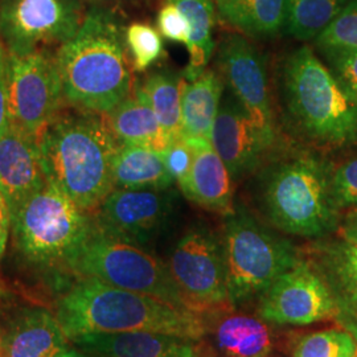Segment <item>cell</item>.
Listing matches in <instances>:
<instances>
[{
  "mask_svg": "<svg viewBox=\"0 0 357 357\" xmlns=\"http://www.w3.org/2000/svg\"><path fill=\"white\" fill-rule=\"evenodd\" d=\"M326 65L357 107V51L321 52Z\"/></svg>",
  "mask_w": 357,
  "mask_h": 357,
  "instance_id": "obj_33",
  "label": "cell"
},
{
  "mask_svg": "<svg viewBox=\"0 0 357 357\" xmlns=\"http://www.w3.org/2000/svg\"><path fill=\"white\" fill-rule=\"evenodd\" d=\"M158 26L160 29V33L168 40L183 43L185 45L188 44L191 36L188 19L172 3L168 1L160 10L158 16Z\"/></svg>",
  "mask_w": 357,
  "mask_h": 357,
  "instance_id": "obj_35",
  "label": "cell"
},
{
  "mask_svg": "<svg viewBox=\"0 0 357 357\" xmlns=\"http://www.w3.org/2000/svg\"><path fill=\"white\" fill-rule=\"evenodd\" d=\"M75 343L94 357H211L203 340L159 332L96 333Z\"/></svg>",
  "mask_w": 357,
  "mask_h": 357,
  "instance_id": "obj_19",
  "label": "cell"
},
{
  "mask_svg": "<svg viewBox=\"0 0 357 357\" xmlns=\"http://www.w3.org/2000/svg\"><path fill=\"white\" fill-rule=\"evenodd\" d=\"M113 181L119 190H168L175 184L162 151L128 144H121L116 151Z\"/></svg>",
  "mask_w": 357,
  "mask_h": 357,
  "instance_id": "obj_23",
  "label": "cell"
},
{
  "mask_svg": "<svg viewBox=\"0 0 357 357\" xmlns=\"http://www.w3.org/2000/svg\"><path fill=\"white\" fill-rule=\"evenodd\" d=\"M0 344H1V343H0Z\"/></svg>",
  "mask_w": 357,
  "mask_h": 357,
  "instance_id": "obj_44",
  "label": "cell"
},
{
  "mask_svg": "<svg viewBox=\"0 0 357 357\" xmlns=\"http://www.w3.org/2000/svg\"><path fill=\"white\" fill-rule=\"evenodd\" d=\"M315 45L320 52L357 51V0H349Z\"/></svg>",
  "mask_w": 357,
  "mask_h": 357,
  "instance_id": "obj_30",
  "label": "cell"
},
{
  "mask_svg": "<svg viewBox=\"0 0 357 357\" xmlns=\"http://www.w3.org/2000/svg\"><path fill=\"white\" fill-rule=\"evenodd\" d=\"M222 96V81L206 69L193 81H184L181 91V123L185 138L209 139Z\"/></svg>",
  "mask_w": 357,
  "mask_h": 357,
  "instance_id": "obj_24",
  "label": "cell"
},
{
  "mask_svg": "<svg viewBox=\"0 0 357 357\" xmlns=\"http://www.w3.org/2000/svg\"><path fill=\"white\" fill-rule=\"evenodd\" d=\"M217 6L220 15L246 35L270 38L283 29L286 0H220Z\"/></svg>",
  "mask_w": 357,
  "mask_h": 357,
  "instance_id": "obj_25",
  "label": "cell"
},
{
  "mask_svg": "<svg viewBox=\"0 0 357 357\" xmlns=\"http://www.w3.org/2000/svg\"><path fill=\"white\" fill-rule=\"evenodd\" d=\"M10 94H8V51L0 38V135L10 128Z\"/></svg>",
  "mask_w": 357,
  "mask_h": 357,
  "instance_id": "obj_36",
  "label": "cell"
},
{
  "mask_svg": "<svg viewBox=\"0 0 357 357\" xmlns=\"http://www.w3.org/2000/svg\"><path fill=\"white\" fill-rule=\"evenodd\" d=\"M10 225H11V212L3 193L0 192V259L6 250Z\"/></svg>",
  "mask_w": 357,
  "mask_h": 357,
  "instance_id": "obj_38",
  "label": "cell"
},
{
  "mask_svg": "<svg viewBox=\"0 0 357 357\" xmlns=\"http://www.w3.org/2000/svg\"><path fill=\"white\" fill-rule=\"evenodd\" d=\"M15 243L28 261L65 265L89 236L93 216L47 180L11 218Z\"/></svg>",
  "mask_w": 357,
  "mask_h": 357,
  "instance_id": "obj_8",
  "label": "cell"
},
{
  "mask_svg": "<svg viewBox=\"0 0 357 357\" xmlns=\"http://www.w3.org/2000/svg\"><path fill=\"white\" fill-rule=\"evenodd\" d=\"M218 1H220V0H216V3H218Z\"/></svg>",
  "mask_w": 357,
  "mask_h": 357,
  "instance_id": "obj_41",
  "label": "cell"
},
{
  "mask_svg": "<svg viewBox=\"0 0 357 357\" xmlns=\"http://www.w3.org/2000/svg\"><path fill=\"white\" fill-rule=\"evenodd\" d=\"M209 141L233 180L253 172L271 147L255 121L236 100H227L211 131Z\"/></svg>",
  "mask_w": 357,
  "mask_h": 357,
  "instance_id": "obj_17",
  "label": "cell"
},
{
  "mask_svg": "<svg viewBox=\"0 0 357 357\" xmlns=\"http://www.w3.org/2000/svg\"><path fill=\"white\" fill-rule=\"evenodd\" d=\"M126 36L112 13L91 10L56 61L64 100L84 112L106 114L132 90Z\"/></svg>",
  "mask_w": 357,
  "mask_h": 357,
  "instance_id": "obj_3",
  "label": "cell"
},
{
  "mask_svg": "<svg viewBox=\"0 0 357 357\" xmlns=\"http://www.w3.org/2000/svg\"><path fill=\"white\" fill-rule=\"evenodd\" d=\"M60 357H94L89 355V354H84V351H77V349H70L63 356Z\"/></svg>",
  "mask_w": 357,
  "mask_h": 357,
  "instance_id": "obj_39",
  "label": "cell"
},
{
  "mask_svg": "<svg viewBox=\"0 0 357 357\" xmlns=\"http://www.w3.org/2000/svg\"><path fill=\"white\" fill-rule=\"evenodd\" d=\"M217 63L234 100L255 122L270 146L275 143L268 73L262 56L246 38L230 35L221 41Z\"/></svg>",
  "mask_w": 357,
  "mask_h": 357,
  "instance_id": "obj_14",
  "label": "cell"
},
{
  "mask_svg": "<svg viewBox=\"0 0 357 357\" xmlns=\"http://www.w3.org/2000/svg\"><path fill=\"white\" fill-rule=\"evenodd\" d=\"M162 153H163L165 163L169 175L181 188L190 178L193 159H195L191 144L183 137L178 141L168 144V147L165 151H162Z\"/></svg>",
  "mask_w": 357,
  "mask_h": 357,
  "instance_id": "obj_34",
  "label": "cell"
},
{
  "mask_svg": "<svg viewBox=\"0 0 357 357\" xmlns=\"http://www.w3.org/2000/svg\"><path fill=\"white\" fill-rule=\"evenodd\" d=\"M47 183L38 141L13 125L0 135V192L11 218Z\"/></svg>",
  "mask_w": 357,
  "mask_h": 357,
  "instance_id": "obj_18",
  "label": "cell"
},
{
  "mask_svg": "<svg viewBox=\"0 0 357 357\" xmlns=\"http://www.w3.org/2000/svg\"><path fill=\"white\" fill-rule=\"evenodd\" d=\"M103 116L121 144L150 147L158 151H165L169 144L139 85Z\"/></svg>",
  "mask_w": 357,
  "mask_h": 357,
  "instance_id": "obj_22",
  "label": "cell"
},
{
  "mask_svg": "<svg viewBox=\"0 0 357 357\" xmlns=\"http://www.w3.org/2000/svg\"><path fill=\"white\" fill-rule=\"evenodd\" d=\"M82 20L77 0H3L0 38L10 53H28L40 45H63Z\"/></svg>",
  "mask_w": 357,
  "mask_h": 357,
  "instance_id": "obj_11",
  "label": "cell"
},
{
  "mask_svg": "<svg viewBox=\"0 0 357 357\" xmlns=\"http://www.w3.org/2000/svg\"><path fill=\"white\" fill-rule=\"evenodd\" d=\"M336 234L349 243H357V206L343 213Z\"/></svg>",
  "mask_w": 357,
  "mask_h": 357,
  "instance_id": "obj_37",
  "label": "cell"
},
{
  "mask_svg": "<svg viewBox=\"0 0 357 357\" xmlns=\"http://www.w3.org/2000/svg\"><path fill=\"white\" fill-rule=\"evenodd\" d=\"M125 36L132 56L134 68L139 72L150 68L163 53V41L153 26L144 23H132Z\"/></svg>",
  "mask_w": 357,
  "mask_h": 357,
  "instance_id": "obj_31",
  "label": "cell"
},
{
  "mask_svg": "<svg viewBox=\"0 0 357 357\" xmlns=\"http://www.w3.org/2000/svg\"><path fill=\"white\" fill-rule=\"evenodd\" d=\"M167 266L193 314L204 319L233 307L222 238L204 224L192 225L180 237Z\"/></svg>",
  "mask_w": 357,
  "mask_h": 357,
  "instance_id": "obj_9",
  "label": "cell"
},
{
  "mask_svg": "<svg viewBox=\"0 0 357 357\" xmlns=\"http://www.w3.org/2000/svg\"><path fill=\"white\" fill-rule=\"evenodd\" d=\"M302 255L330 291L335 323L357 340V243L333 234L312 240Z\"/></svg>",
  "mask_w": 357,
  "mask_h": 357,
  "instance_id": "obj_15",
  "label": "cell"
},
{
  "mask_svg": "<svg viewBox=\"0 0 357 357\" xmlns=\"http://www.w3.org/2000/svg\"><path fill=\"white\" fill-rule=\"evenodd\" d=\"M204 320L203 342L211 357H268L277 351L275 326L243 308L230 307Z\"/></svg>",
  "mask_w": 357,
  "mask_h": 357,
  "instance_id": "obj_16",
  "label": "cell"
},
{
  "mask_svg": "<svg viewBox=\"0 0 357 357\" xmlns=\"http://www.w3.org/2000/svg\"><path fill=\"white\" fill-rule=\"evenodd\" d=\"M176 6L188 19L191 36L187 44L190 63L184 70V78L193 81L206 70L215 51L212 29L215 26V6L212 0H168Z\"/></svg>",
  "mask_w": 357,
  "mask_h": 357,
  "instance_id": "obj_26",
  "label": "cell"
},
{
  "mask_svg": "<svg viewBox=\"0 0 357 357\" xmlns=\"http://www.w3.org/2000/svg\"><path fill=\"white\" fill-rule=\"evenodd\" d=\"M45 178L93 213L114 190L113 163L121 146L105 116L59 114L40 138Z\"/></svg>",
  "mask_w": 357,
  "mask_h": 357,
  "instance_id": "obj_2",
  "label": "cell"
},
{
  "mask_svg": "<svg viewBox=\"0 0 357 357\" xmlns=\"http://www.w3.org/2000/svg\"><path fill=\"white\" fill-rule=\"evenodd\" d=\"M268 357H286L282 352H280V351H274L273 354H270Z\"/></svg>",
  "mask_w": 357,
  "mask_h": 357,
  "instance_id": "obj_40",
  "label": "cell"
},
{
  "mask_svg": "<svg viewBox=\"0 0 357 357\" xmlns=\"http://www.w3.org/2000/svg\"><path fill=\"white\" fill-rule=\"evenodd\" d=\"M8 94L11 125L40 142L64 100L56 57L40 50L8 52Z\"/></svg>",
  "mask_w": 357,
  "mask_h": 357,
  "instance_id": "obj_10",
  "label": "cell"
},
{
  "mask_svg": "<svg viewBox=\"0 0 357 357\" xmlns=\"http://www.w3.org/2000/svg\"><path fill=\"white\" fill-rule=\"evenodd\" d=\"M230 305L245 308L302 259V249L258 221L245 205L224 216Z\"/></svg>",
  "mask_w": 357,
  "mask_h": 357,
  "instance_id": "obj_6",
  "label": "cell"
},
{
  "mask_svg": "<svg viewBox=\"0 0 357 357\" xmlns=\"http://www.w3.org/2000/svg\"><path fill=\"white\" fill-rule=\"evenodd\" d=\"M332 195L342 215L357 206V155H354L332 171Z\"/></svg>",
  "mask_w": 357,
  "mask_h": 357,
  "instance_id": "obj_32",
  "label": "cell"
},
{
  "mask_svg": "<svg viewBox=\"0 0 357 357\" xmlns=\"http://www.w3.org/2000/svg\"><path fill=\"white\" fill-rule=\"evenodd\" d=\"M356 354V339L337 327L301 336L293 347L291 357H354Z\"/></svg>",
  "mask_w": 357,
  "mask_h": 357,
  "instance_id": "obj_29",
  "label": "cell"
},
{
  "mask_svg": "<svg viewBox=\"0 0 357 357\" xmlns=\"http://www.w3.org/2000/svg\"><path fill=\"white\" fill-rule=\"evenodd\" d=\"M0 357H3V356H1V354H0Z\"/></svg>",
  "mask_w": 357,
  "mask_h": 357,
  "instance_id": "obj_43",
  "label": "cell"
},
{
  "mask_svg": "<svg viewBox=\"0 0 357 357\" xmlns=\"http://www.w3.org/2000/svg\"><path fill=\"white\" fill-rule=\"evenodd\" d=\"M349 0H286L283 29L298 41L317 40Z\"/></svg>",
  "mask_w": 357,
  "mask_h": 357,
  "instance_id": "obj_28",
  "label": "cell"
},
{
  "mask_svg": "<svg viewBox=\"0 0 357 357\" xmlns=\"http://www.w3.org/2000/svg\"><path fill=\"white\" fill-rule=\"evenodd\" d=\"M257 315L278 327H306L333 320L331 295L305 255L257 301Z\"/></svg>",
  "mask_w": 357,
  "mask_h": 357,
  "instance_id": "obj_12",
  "label": "cell"
},
{
  "mask_svg": "<svg viewBox=\"0 0 357 357\" xmlns=\"http://www.w3.org/2000/svg\"><path fill=\"white\" fill-rule=\"evenodd\" d=\"M332 171L327 159L310 151L270 165L258 193L268 222L284 234L311 241L336 234L343 215L333 200Z\"/></svg>",
  "mask_w": 357,
  "mask_h": 357,
  "instance_id": "obj_4",
  "label": "cell"
},
{
  "mask_svg": "<svg viewBox=\"0 0 357 357\" xmlns=\"http://www.w3.org/2000/svg\"><path fill=\"white\" fill-rule=\"evenodd\" d=\"M185 138V137H184ZM195 153L191 174L180 188L192 203L218 215H228L233 208V178L209 139L185 138Z\"/></svg>",
  "mask_w": 357,
  "mask_h": 357,
  "instance_id": "obj_20",
  "label": "cell"
},
{
  "mask_svg": "<svg viewBox=\"0 0 357 357\" xmlns=\"http://www.w3.org/2000/svg\"><path fill=\"white\" fill-rule=\"evenodd\" d=\"M56 318L72 342L119 332H159L197 342L205 336L202 317L94 278H78L59 301Z\"/></svg>",
  "mask_w": 357,
  "mask_h": 357,
  "instance_id": "obj_1",
  "label": "cell"
},
{
  "mask_svg": "<svg viewBox=\"0 0 357 357\" xmlns=\"http://www.w3.org/2000/svg\"><path fill=\"white\" fill-rule=\"evenodd\" d=\"M184 81L174 73L158 72L149 77L142 86L169 144L184 137L181 123Z\"/></svg>",
  "mask_w": 357,
  "mask_h": 357,
  "instance_id": "obj_27",
  "label": "cell"
},
{
  "mask_svg": "<svg viewBox=\"0 0 357 357\" xmlns=\"http://www.w3.org/2000/svg\"><path fill=\"white\" fill-rule=\"evenodd\" d=\"M282 84L289 118L307 141L330 149L357 142V107L311 48L287 57Z\"/></svg>",
  "mask_w": 357,
  "mask_h": 357,
  "instance_id": "obj_5",
  "label": "cell"
},
{
  "mask_svg": "<svg viewBox=\"0 0 357 357\" xmlns=\"http://www.w3.org/2000/svg\"><path fill=\"white\" fill-rule=\"evenodd\" d=\"M64 266L78 278H94L190 311L166 262L143 246L103 233L94 224L86 240Z\"/></svg>",
  "mask_w": 357,
  "mask_h": 357,
  "instance_id": "obj_7",
  "label": "cell"
},
{
  "mask_svg": "<svg viewBox=\"0 0 357 357\" xmlns=\"http://www.w3.org/2000/svg\"><path fill=\"white\" fill-rule=\"evenodd\" d=\"M175 203L172 188H114L91 213L93 224L106 234L146 248L165 229Z\"/></svg>",
  "mask_w": 357,
  "mask_h": 357,
  "instance_id": "obj_13",
  "label": "cell"
},
{
  "mask_svg": "<svg viewBox=\"0 0 357 357\" xmlns=\"http://www.w3.org/2000/svg\"><path fill=\"white\" fill-rule=\"evenodd\" d=\"M57 318L44 310L26 311L13 321L0 344L3 357H60L70 351Z\"/></svg>",
  "mask_w": 357,
  "mask_h": 357,
  "instance_id": "obj_21",
  "label": "cell"
},
{
  "mask_svg": "<svg viewBox=\"0 0 357 357\" xmlns=\"http://www.w3.org/2000/svg\"><path fill=\"white\" fill-rule=\"evenodd\" d=\"M354 357H357V354H356V355H355V356H354Z\"/></svg>",
  "mask_w": 357,
  "mask_h": 357,
  "instance_id": "obj_42",
  "label": "cell"
}]
</instances>
